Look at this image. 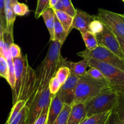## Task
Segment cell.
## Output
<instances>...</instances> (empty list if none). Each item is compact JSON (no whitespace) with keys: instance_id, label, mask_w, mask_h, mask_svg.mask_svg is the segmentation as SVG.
I'll use <instances>...</instances> for the list:
<instances>
[{"instance_id":"obj_1","label":"cell","mask_w":124,"mask_h":124,"mask_svg":"<svg viewBox=\"0 0 124 124\" xmlns=\"http://www.w3.org/2000/svg\"><path fill=\"white\" fill-rule=\"evenodd\" d=\"M15 86L12 90L13 105L18 101L29 102L34 96L36 72L30 66L27 54L14 58Z\"/></svg>"},{"instance_id":"obj_2","label":"cell","mask_w":124,"mask_h":124,"mask_svg":"<svg viewBox=\"0 0 124 124\" xmlns=\"http://www.w3.org/2000/svg\"><path fill=\"white\" fill-rule=\"evenodd\" d=\"M50 41L49 47L45 59L35 70L36 83L34 95L48 86L50 80L55 76L60 67L62 58L61 48L63 45L56 40Z\"/></svg>"},{"instance_id":"obj_3","label":"cell","mask_w":124,"mask_h":124,"mask_svg":"<svg viewBox=\"0 0 124 124\" xmlns=\"http://www.w3.org/2000/svg\"><path fill=\"white\" fill-rule=\"evenodd\" d=\"M109 89L112 88L107 82L93 79L86 76L79 77L76 85L74 100L72 105L86 103L100 93Z\"/></svg>"},{"instance_id":"obj_4","label":"cell","mask_w":124,"mask_h":124,"mask_svg":"<svg viewBox=\"0 0 124 124\" xmlns=\"http://www.w3.org/2000/svg\"><path fill=\"white\" fill-rule=\"evenodd\" d=\"M119 94L113 89H109L93 97L85 104L86 117L107 112L115 108Z\"/></svg>"},{"instance_id":"obj_5","label":"cell","mask_w":124,"mask_h":124,"mask_svg":"<svg viewBox=\"0 0 124 124\" xmlns=\"http://www.w3.org/2000/svg\"><path fill=\"white\" fill-rule=\"evenodd\" d=\"M89 67L99 69L105 76L110 86L119 94L124 93V71L92 58H86Z\"/></svg>"},{"instance_id":"obj_6","label":"cell","mask_w":124,"mask_h":124,"mask_svg":"<svg viewBox=\"0 0 124 124\" xmlns=\"http://www.w3.org/2000/svg\"><path fill=\"white\" fill-rule=\"evenodd\" d=\"M52 96L48 86L40 92L36 93L32 99L26 103L28 108L26 119V124H33L43 110L49 106Z\"/></svg>"},{"instance_id":"obj_7","label":"cell","mask_w":124,"mask_h":124,"mask_svg":"<svg viewBox=\"0 0 124 124\" xmlns=\"http://www.w3.org/2000/svg\"><path fill=\"white\" fill-rule=\"evenodd\" d=\"M77 55L83 58H92L95 60L109 64L124 71V60L111 52L102 46H98L94 49L88 51L85 49L78 52Z\"/></svg>"},{"instance_id":"obj_8","label":"cell","mask_w":124,"mask_h":124,"mask_svg":"<svg viewBox=\"0 0 124 124\" xmlns=\"http://www.w3.org/2000/svg\"><path fill=\"white\" fill-rule=\"evenodd\" d=\"M96 16L114 34L124 37V15L100 8Z\"/></svg>"},{"instance_id":"obj_9","label":"cell","mask_w":124,"mask_h":124,"mask_svg":"<svg viewBox=\"0 0 124 124\" xmlns=\"http://www.w3.org/2000/svg\"><path fill=\"white\" fill-rule=\"evenodd\" d=\"M96 37L98 40L99 46L106 47L120 58L124 60V54L116 35L113 31L105 26L103 31L96 35Z\"/></svg>"},{"instance_id":"obj_10","label":"cell","mask_w":124,"mask_h":124,"mask_svg":"<svg viewBox=\"0 0 124 124\" xmlns=\"http://www.w3.org/2000/svg\"><path fill=\"white\" fill-rule=\"evenodd\" d=\"M79 77L70 74L66 82L62 85L58 91V96L64 104L72 106L74 100L75 90Z\"/></svg>"},{"instance_id":"obj_11","label":"cell","mask_w":124,"mask_h":124,"mask_svg":"<svg viewBox=\"0 0 124 124\" xmlns=\"http://www.w3.org/2000/svg\"><path fill=\"white\" fill-rule=\"evenodd\" d=\"M96 19V15H91L79 9H76L74 16L72 28L80 31L81 34L89 31V26L92 21Z\"/></svg>"},{"instance_id":"obj_12","label":"cell","mask_w":124,"mask_h":124,"mask_svg":"<svg viewBox=\"0 0 124 124\" xmlns=\"http://www.w3.org/2000/svg\"><path fill=\"white\" fill-rule=\"evenodd\" d=\"M60 66L68 68L71 73L78 77H81L85 75L86 69L89 67V65L88 60L86 58H83L78 62H72L62 57L60 62Z\"/></svg>"},{"instance_id":"obj_13","label":"cell","mask_w":124,"mask_h":124,"mask_svg":"<svg viewBox=\"0 0 124 124\" xmlns=\"http://www.w3.org/2000/svg\"><path fill=\"white\" fill-rule=\"evenodd\" d=\"M63 107L64 103L60 99L58 93L55 95H52L49 107L46 124H54L55 120L62 112Z\"/></svg>"},{"instance_id":"obj_14","label":"cell","mask_w":124,"mask_h":124,"mask_svg":"<svg viewBox=\"0 0 124 124\" xmlns=\"http://www.w3.org/2000/svg\"><path fill=\"white\" fill-rule=\"evenodd\" d=\"M86 117L85 104L76 103L71 106L66 124H80Z\"/></svg>"},{"instance_id":"obj_15","label":"cell","mask_w":124,"mask_h":124,"mask_svg":"<svg viewBox=\"0 0 124 124\" xmlns=\"http://www.w3.org/2000/svg\"><path fill=\"white\" fill-rule=\"evenodd\" d=\"M55 12L52 8H48L41 15L45 21V24L49 31L50 35V41L54 40V20Z\"/></svg>"},{"instance_id":"obj_16","label":"cell","mask_w":124,"mask_h":124,"mask_svg":"<svg viewBox=\"0 0 124 124\" xmlns=\"http://www.w3.org/2000/svg\"><path fill=\"white\" fill-rule=\"evenodd\" d=\"M5 15L6 19V30L11 33H14V26L16 15L13 10L12 0H5Z\"/></svg>"},{"instance_id":"obj_17","label":"cell","mask_w":124,"mask_h":124,"mask_svg":"<svg viewBox=\"0 0 124 124\" xmlns=\"http://www.w3.org/2000/svg\"><path fill=\"white\" fill-rule=\"evenodd\" d=\"M113 109L86 117L80 124H105L110 117Z\"/></svg>"},{"instance_id":"obj_18","label":"cell","mask_w":124,"mask_h":124,"mask_svg":"<svg viewBox=\"0 0 124 124\" xmlns=\"http://www.w3.org/2000/svg\"><path fill=\"white\" fill-rule=\"evenodd\" d=\"M55 15L58 18L63 27L65 29L66 32L70 33L72 29V24L73 21L74 17L68 14L67 13L64 11L61 10H54Z\"/></svg>"},{"instance_id":"obj_19","label":"cell","mask_w":124,"mask_h":124,"mask_svg":"<svg viewBox=\"0 0 124 124\" xmlns=\"http://www.w3.org/2000/svg\"><path fill=\"white\" fill-rule=\"evenodd\" d=\"M70 33L66 32L62 24L58 21L57 16L55 15L54 20V40L58 41L62 45L65 43L68 35Z\"/></svg>"},{"instance_id":"obj_20","label":"cell","mask_w":124,"mask_h":124,"mask_svg":"<svg viewBox=\"0 0 124 124\" xmlns=\"http://www.w3.org/2000/svg\"><path fill=\"white\" fill-rule=\"evenodd\" d=\"M114 112L116 117V124H124V93L119 94Z\"/></svg>"},{"instance_id":"obj_21","label":"cell","mask_w":124,"mask_h":124,"mask_svg":"<svg viewBox=\"0 0 124 124\" xmlns=\"http://www.w3.org/2000/svg\"><path fill=\"white\" fill-rule=\"evenodd\" d=\"M81 35L86 47V49L88 51H91V50L94 49L99 46L98 40L96 37V35L93 33L91 32L90 31H87Z\"/></svg>"},{"instance_id":"obj_22","label":"cell","mask_w":124,"mask_h":124,"mask_svg":"<svg viewBox=\"0 0 124 124\" xmlns=\"http://www.w3.org/2000/svg\"><path fill=\"white\" fill-rule=\"evenodd\" d=\"M12 8L16 16H24L30 12L29 7L24 3H19L18 0H12Z\"/></svg>"},{"instance_id":"obj_23","label":"cell","mask_w":124,"mask_h":124,"mask_svg":"<svg viewBox=\"0 0 124 124\" xmlns=\"http://www.w3.org/2000/svg\"><path fill=\"white\" fill-rule=\"evenodd\" d=\"M26 103H27V102L26 101L21 100V101H18L14 105H13L11 111H10V114H9L8 120L6 121L8 124H11L12 122L14 120L15 117L18 114V113L21 111V109L26 105Z\"/></svg>"},{"instance_id":"obj_24","label":"cell","mask_w":124,"mask_h":124,"mask_svg":"<svg viewBox=\"0 0 124 124\" xmlns=\"http://www.w3.org/2000/svg\"><path fill=\"white\" fill-rule=\"evenodd\" d=\"M85 76H87L88 77H90V78H93V79L108 83V80H107L104 74L99 69L96 68L91 67L89 70H87Z\"/></svg>"},{"instance_id":"obj_25","label":"cell","mask_w":124,"mask_h":124,"mask_svg":"<svg viewBox=\"0 0 124 124\" xmlns=\"http://www.w3.org/2000/svg\"><path fill=\"white\" fill-rule=\"evenodd\" d=\"M71 109V106L69 105L64 104V107L63 108L62 112L58 117L56 119L53 124H66L67 120L68 119L69 114H70V111Z\"/></svg>"},{"instance_id":"obj_26","label":"cell","mask_w":124,"mask_h":124,"mask_svg":"<svg viewBox=\"0 0 124 124\" xmlns=\"http://www.w3.org/2000/svg\"><path fill=\"white\" fill-rule=\"evenodd\" d=\"M50 0H37L36 10L35 12V18L39 19L43 13V12L49 8Z\"/></svg>"},{"instance_id":"obj_27","label":"cell","mask_w":124,"mask_h":124,"mask_svg":"<svg viewBox=\"0 0 124 124\" xmlns=\"http://www.w3.org/2000/svg\"><path fill=\"white\" fill-rule=\"evenodd\" d=\"M104 26V24L99 20L96 18V19L92 21L89 24V31L97 35L103 31Z\"/></svg>"},{"instance_id":"obj_28","label":"cell","mask_w":124,"mask_h":124,"mask_svg":"<svg viewBox=\"0 0 124 124\" xmlns=\"http://www.w3.org/2000/svg\"><path fill=\"white\" fill-rule=\"evenodd\" d=\"M70 74H71V72L68 68L65 67V66H60L58 68L55 74V76L57 77L58 80L60 82L62 85H63L68 79Z\"/></svg>"},{"instance_id":"obj_29","label":"cell","mask_w":124,"mask_h":124,"mask_svg":"<svg viewBox=\"0 0 124 124\" xmlns=\"http://www.w3.org/2000/svg\"><path fill=\"white\" fill-rule=\"evenodd\" d=\"M0 77L8 81L9 69L6 59L3 56L0 55Z\"/></svg>"},{"instance_id":"obj_30","label":"cell","mask_w":124,"mask_h":124,"mask_svg":"<svg viewBox=\"0 0 124 124\" xmlns=\"http://www.w3.org/2000/svg\"><path fill=\"white\" fill-rule=\"evenodd\" d=\"M62 83H60L57 77L55 76L52 78L49 83V88L50 93L52 95L56 94L58 92L62 86Z\"/></svg>"},{"instance_id":"obj_31","label":"cell","mask_w":124,"mask_h":124,"mask_svg":"<svg viewBox=\"0 0 124 124\" xmlns=\"http://www.w3.org/2000/svg\"><path fill=\"white\" fill-rule=\"evenodd\" d=\"M61 1L63 3L65 12L74 17L76 15V9H75L74 7L71 0H61Z\"/></svg>"},{"instance_id":"obj_32","label":"cell","mask_w":124,"mask_h":124,"mask_svg":"<svg viewBox=\"0 0 124 124\" xmlns=\"http://www.w3.org/2000/svg\"><path fill=\"white\" fill-rule=\"evenodd\" d=\"M27 107L25 106L21 110V111L18 113L17 116L15 117L12 123L10 124H18L23 120H26L27 114Z\"/></svg>"},{"instance_id":"obj_33","label":"cell","mask_w":124,"mask_h":124,"mask_svg":"<svg viewBox=\"0 0 124 124\" xmlns=\"http://www.w3.org/2000/svg\"><path fill=\"white\" fill-rule=\"evenodd\" d=\"M0 20L4 30L6 29V19L5 15V0H0Z\"/></svg>"},{"instance_id":"obj_34","label":"cell","mask_w":124,"mask_h":124,"mask_svg":"<svg viewBox=\"0 0 124 124\" xmlns=\"http://www.w3.org/2000/svg\"><path fill=\"white\" fill-rule=\"evenodd\" d=\"M49 107V106L45 108L43 110L40 115L38 117V118L35 120L33 124H46Z\"/></svg>"},{"instance_id":"obj_35","label":"cell","mask_w":124,"mask_h":124,"mask_svg":"<svg viewBox=\"0 0 124 124\" xmlns=\"http://www.w3.org/2000/svg\"><path fill=\"white\" fill-rule=\"evenodd\" d=\"M9 52L11 55L12 58H16L21 56V51L20 47L14 43L12 44L9 47Z\"/></svg>"},{"instance_id":"obj_36","label":"cell","mask_w":124,"mask_h":124,"mask_svg":"<svg viewBox=\"0 0 124 124\" xmlns=\"http://www.w3.org/2000/svg\"><path fill=\"white\" fill-rule=\"evenodd\" d=\"M105 124H116V114L114 112V109H113L109 119L107 120Z\"/></svg>"},{"instance_id":"obj_37","label":"cell","mask_w":124,"mask_h":124,"mask_svg":"<svg viewBox=\"0 0 124 124\" xmlns=\"http://www.w3.org/2000/svg\"><path fill=\"white\" fill-rule=\"evenodd\" d=\"M52 9L54 10H61V11L65 12V9H64L63 5V3L61 0L58 1V3L52 8Z\"/></svg>"},{"instance_id":"obj_38","label":"cell","mask_w":124,"mask_h":124,"mask_svg":"<svg viewBox=\"0 0 124 124\" xmlns=\"http://www.w3.org/2000/svg\"><path fill=\"white\" fill-rule=\"evenodd\" d=\"M115 35H116L117 38V40L120 45V47H121L122 50L124 54V37L120 36V35H116V34H115Z\"/></svg>"},{"instance_id":"obj_39","label":"cell","mask_w":124,"mask_h":124,"mask_svg":"<svg viewBox=\"0 0 124 124\" xmlns=\"http://www.w3.org/2000/svg\"><path fill=\"white\" fill-rule=\"evenodd\" d=\"M3 47H4L3 39H0V55L1 56H3Z\"/></svg>"},{"instance_id":"obj_40","label":"cell","mask_w":124,"mask_h":124,"mask_svg":"<svg viewBox=\"0 0 124 124\" xmlns=\"http://www.w3.org/2000/svg\"><path fill=\"white\" fill-rule=\"evenodd\" d=\"M59 0H50L49 1V8H52L57 3Z\"/></svg>"},{"instance_id":"obj_41","label":"cell","mask_w":124,"mask_h":124,"mask_svg":"<svg viewBox=\"0 0 124 124\" xmlns=\"http://www.w3.org/2000/svg\"><path fill=\"white\" fill-rule=\"evenodd\" d=\"M4 31V29L3 27V26H2L1 23V20H0V39H3Z\"/></svg>"},{"instance_id":"obj_42","label":"cell","mask_w":124,"mask_h":124,"mask_svg":"<svg viewBox=\"0 0 124 124\" xmlns=\"http://www.w3.org/2000/svg\"><path fill=\"white\" fill-rule=\"evenodd\" d=\"M26 124V120H23V121H22L21 122H20V124Z\"/></svg>"},{"instance_id":"obj_43","label":"cell","mask_w":124,"mask_h":124,"mask_svg":"<svg viewBox=\"0 0 124 124\" xmlns=\"http://www.w3.org/2000/svg\"><path fill=\"white\" fill-rule=\"evenodd\" d=\"M122 1L124 2V0H122Z\"/></svg>"},{"instance_id":"obj_44","label":"cell","mask_w":124,"mask_h":124,"mask_svg":"<svg viewBox=\"0 0 124 124\" xmlns=\"http://www.w3.org/2000/svg\"><path fill=\"white\" fill-rule=\"evenodd\" d=\"M8 124V123H7V122H6L5 124Z\"/></svg>"}]
</instances>
